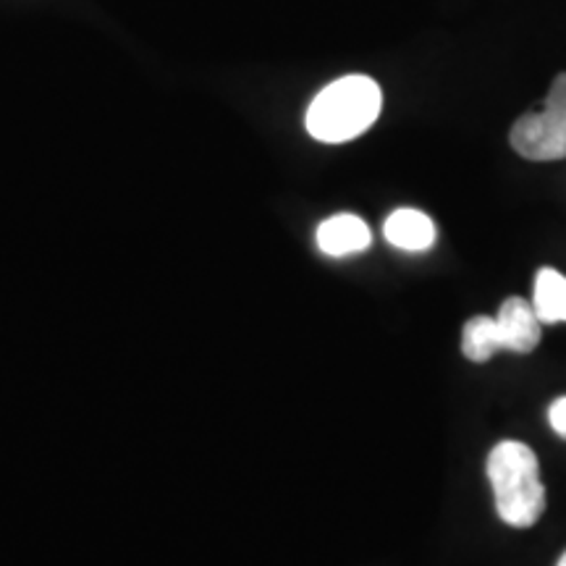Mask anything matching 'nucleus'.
<instances>
[{"instance_id": "423d86ee", "label": "nucleus", "mask_w": 566, "mask_h": 566, "mask_svg": "<svg viewBox=\"0 0 566 566\" xmlns=\"http://www.w3.org/2000/svg\"><path fill=\"white\" fill-rule=\"evenodd\" d=\"M386 242L394 244L396 250L405 252H424L436 244V223L430 216L415 208H399L386 218L384 226Z\"/></svg>"}, {"instance_id": "7ed1b4c3", "label": "nucleus", "mask_w": 566, "mask_h": 566, "mask_svg": "<svg viewBox=\"0 0 566 566\" xmlns=\"http://www.w3.org/2000/svg\"><path fill=\"white\" fill-rule=\"evenodd\" d=\"M514 153L527 160L566 158V71L556 76L541 111L520 116L509 134Z\"/></svg>"}, {"instance_id": "f257e3e1", "label": "nucleus", "mask_w": 566, "mask_h": 566, "mask_svg": "<svg viewBox=\"0 0 566 566\" xmlns=\"http://www.w3.org/2000/svg\"><path fill=\"white\" fill-rule=\"evenodd\" d=\"M485 472L501 522L520 530L533 527L546 512V485L535 451L520 441L495 443L488 454Z\"/></svg>"}, {"instance_id": "6e6552de", "label": "nucleus", "mask_w": 566, "mask_h": 566, "mask_svg": "<svg viewBox=\"0 0 566 566\" xmlns=\"http://www.w3.org/2000/svg\"><path fill=\"white\" fill-rule=\"evenodd\" d=\"M462 352L470 363H488L495 352H501L499 328H495L493 317L478 315L464 325Z\"/></svg>"}, {"instance_id": "1a4fd4ad", "label": "nucleus", "mask_w": 566, "mask_h": 566, "mask_svg": "<svg viewBox=\"0 0 566 566\" xmlns=\"http://www.w3.org/2000/svg\"><path fill=\"white\" fill-rule=\"evenodd\" d=\"M548 422L554 428V433L566 441V396H558L554 405L548 407Z\"/></svg>"}, {"instance_id": "9d476101", "label": "nucleus", "mask_w": 566, "mask_h": 566, "mask_svg": "<svg viewBox=\"0 0 566 566\" xmlns=\"http://www.w3.org/2000/svg\"><path fill=\"white\" fill-rule=\"evenodd\" d=\"M556 566H566V551H564V556L558 558V564H556Z\"/></svg>"}, {"instance_id": "39448f33", "label": "nucleus", "mask_w": 566, "mask_h": 566, "mask_svg": "<svg viewBox=\"0 0 566 566\" xmlns=\"http://www.w3.org/2000/svg\"><path fill=\"white\" fill-rule=\"evenodd\" d=\"M317 250L328 258H346V254L365 252L373 242L370 226H367L359 216L352 212H338V216L325 218L317 226Z\"/></svg>"}, {"instance_id": "20e7f679", "label": "nucleus", "mask_w": 566, "mask_h": 566, "mask_svg": "<svg viewBox=\"0 0 566 566\" xmlns=\"http://www.w3.org/2000/svg\"><path fill=\"white\" fill-rule=\"evenodd\" d=\"M495 328H499L501 349L527 354L541 344L543 323L537 321L533 302L522 300V296H509L501 302L499 313H495Z\"/></svg>"}, {"instance_id": "f03ea898", "label": "nucleus", "mask_w": 566, "mask_h": 566, "mask_svg": "<svg viewBox=\"0 0 566 566\" xmlns=\"http://www.w3.org/2000/svg\"><path fill=\"white\" fill-rule=\"evenodd\" d=\"M384 111V92L370 76L352 74L321 90L307 111L310 137L325 145L357 139L378 122Z\"/></svg>"}, {"instance_id": "0eeeda50", "label": "nucleus", "mask_w": 566, "mask_h": 566, "mask_svg": "<svg viewBox=\"0 0 566 566\" xmlns=\"http://www.w3.org/2000/svg\"><path fill=\"white\" fill-rule=\"evenodd\" d=\"M533 310L543 325L566 323V275L554 268H541L535 275Z\"/></svg>"}]
</instances>
